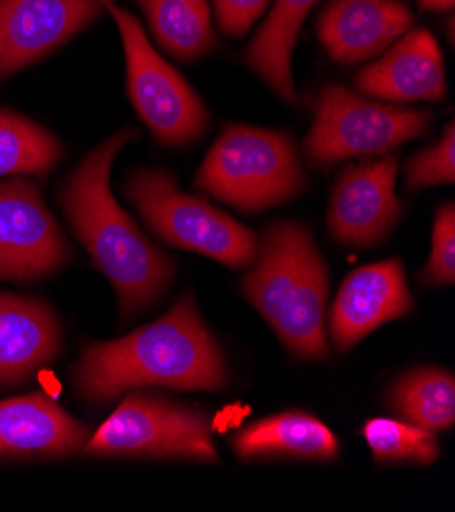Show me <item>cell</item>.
<instances>
[{
	"mask_svg": "<svg viewBox=\"0 0 455 512\" xmlns=\"http://www.w3.org/2000/svg\"><path fill=\"white\" fill-rule=\"evenodd\" d=\"M241 292L294 357L327 360L329 268L305 225H268Z\"/></svg>",
	"mask_w": 455,
	"mask_h": 512,
	"instance_id": "3957f363",
	"label": "cell"
},
{
	"mask_svg": "<svg viewBox=\"0 0 455 512\" xmlns=\"http://www.w3.org/2000/svg\"><path fill=\"white\" fill-rule=\"evenodd\" d=\"M60 349L58 317L43 300L0 294V386L25 382L54 362Z\"/></svg>",
	"mask_w": 455,
	"mask_h": 512,
	"instance_id": "2e32d148",
	"label": "cell"
},
{
	"mask_svg": "<svg viewBox=\"0 0 455 512\" xmlns=\"http://www.w3.org/2000/svg\"><path fill=\"white\" fill-rule=\"evenodd\" d=\"M396 174V156L339 172L327 209V227L339 245L368 249L390 237L402 217Z\"/></svg>",
	"mask_w": 455,
	"mask_h": 512,
	"instance_id": "30bf717a",
	"label": "cell"
},
{
	"mask_svg": "<svg viewBox=\"0 0 455 512\" xmlns=\"http://www.w3.org/2000/svg\"><path fill=\"white\" fill-rule=\"evenodd\" d=\"M413 311V294L400 260H384L351 272L329 311V335L339 353L378 327Z\"/></svg>",
	"mask_w": 455,
	"mask_h": 512,
	"instance_id": "7c38bea8",
	"label": "cell"
},
{
	"mask_svg": "<svg viewBox=\"0 0 455 512\" xmlns=\"http://www.w3.org/2000/svg\"><path fill=\"white\" fill-rule=\"evenodd\" d=\"M353 82L362 94L392 105L439 102L447 96L445 60L437 39L427 29H409L382 51L380 60L362 68Z\"/></svg>",
	"mask_w": 455,
	"mask_h": 512,
	"instance_id": "4fadbf2b",
	"label": "cell"
},
{
	"mask_svg": "<svg viewBox=\"0 0 455 512\" xmlns=\"http://www.w3.org/2000/svg\"><path fill=\"white\" fill-rule=\"evenodd\" d=\"M194 188L241 213H262L307 188L298 149L284 131L227 125L194 178Z\"/></svg>",
	"mask_w": 455,
	"mask_h": 512,
	"instance_id": "277c9868",
	"label": "cell"
},
{
	"mask_svg": "<svg viewBox=\"0 0 455 512\" xmlns=\"http://www.w3.org/2000/svg\"><path fill=\"white\" fill-rule=\"evenodd\" d=\"M415 23L402 0H329L317 21V35L339 64L368 62L386 51Z\"/></svg>",
	"mask_w": 455,
	"mask_h": 512,
	"instance_id": "5bb4252c",
	"label": "cell"
},
{
	"mask_svg": "<svg viewBox=\"0 0 455 512\" xmlns=\"http://www.w3.org/2000/svg\"><path fill=\"white\" fill-rule=\"evenodd\" d=\"M123 129L94 147L60 186V204L94 264L113 282L123 317L154 304L172 284L174 260L158 249L111 192V168L135 139Z\"/></svg>",
	"mask_w": 455,
	"mask_h": 512,
	"instance_id": "7a4b0ae2",
	"label": "cell"
},
{
	"mask_svg": "<svg viewBox=\"0 0 455 512\" xmlns=\"http://www.w3.org/2000/svg\"><path fill=\"white\" fill-rule=\"evenodd\" d=\"M90 435L88 425L45 394L0 400V457H66L80 451Z\"/></svg>",
	"mask_w": 455,
	"mask_h": 512,
	"instance_id": "9a60e30c",
	"label": "cell"
},
{
	"mask_svg": "<svg viewBox=\"0 0 455 512\" xmlns=\"http://www.w3.org/2000/svg\"><path fill=\"white\" fill-rule=\"evenodd\" d=\"M455 182V123L449 121L441 139L415 153L404 166L407 190H423Z\"/></svg>",
	"mask_w": 455,
	"mask_h": 512,
	"instance_id": "603a6c76",
	"label": "cell"
},
{
	"mask_svg": "<svg viewBox=\"0 0 455 512\" xmlns=\"http://www.w3.org/2000/svg\"><path fill=\"white\" fill-rule=\"evenodd\" d=\"M211 415L200 406L180 404L149 392H131L100 425L84 455L156 457L217 464Z\"/></svg>",
	"mask_w": 455,
	"mask_h": 512,
	"instance_id": "8992f818",
	"label": "cell"
},
{
	"mask_svg": "<svg viewBox=\"0 0 455 512\" xmlns=\"http://www.w3.org/2000/svg\"><path fill=\"white\" fill-rule=\"evenodd\" d=\"M158 45L180 62H194L219 45L209 0H137Z\"/></svg>",
	"mask_w": 455,
	"mask_h": 512,
	"instance_id": "d6986e66",
	"label": "cell"
},
{
	"mask_svg": "<svg viewBox=\"0 0 455 512\" xmlns=\"http://www.w3.org/2000/svg\"><path fill=\"white\" fill-rule=\"evenodd\" d=\"M313 111L315 119L302 149L319 168L349 158L384 156L402 143L423 137L433 123L427 111L368 100L335 82L319 90Z\"/></svg>",
	"mask_w": 455,
	"mask_h": 512,
	"instance_id": "52a82bcc",
	"label": "cell"
},
{
	"mask_svg": "<svg viewBox=\"0 0 455 512\" xmlns=\"http://www.w3.org/2000/svg\"><path fill=\"white\" fill-rule=\"evenodd\" d=\"M213 3L221 33L243 37L264 15L272 0H213Z\"/></svg>",
	"mask_w": 455,
	"mask_h": 512,
	"instance_id": "d4e9b609",
	"label": "cell"
},
{
	"mask_svg": "<svg viewBox=\"0 0 455 512\" xmlns=\"http://www.w3.org/2000/svg\"><path fill=\"white\" fill-rule=\"evenodd\" d=\"M62 158L64 145L52 131L25 115L0 109V178L21 174L45 176Z\"/></svg>",
	"mask_w": 455,
	"mask_h": 512,
	"instance_id": "44dd1931",
	"label": "cell"
},
{
	"mask_svg": "<svg viewBox=\"0 0 455 512\" xmlns=\"http://www.w3.org/2000/svg\"><path fill=\"white\" fill-rule=\"evenodd\" d=\"M103 11V0H0V80L52 56Z\"/></svg>",
	"mask_w": 455,
	"mask_h": 512,
	"instance_id": "8fae6325",
	"label": "cell"
},
{
	"mask_svg": "<svg viewBox=\"0 0 455 512\" xmlns=\"http://www.w3.org/2000/svg\"><path fill=\"white\" fill-rule=\"evenodd\" d=\"M319 0H274V7L245 51V64L282 100L294 105L290 60L302 23Z\"/></svg>",
	"mask_w": 455,
	"mask_h": 512,
	"instance_id": "ac0fdd59",
	"label": "cell"
},
{
	"mask_svg": "<svg viewBox=\"0 0 455 512\" xmlns=\"http://www.w3.org/2000/svg\"><path fill=\"white\" fill-rule=\"evenodd\" d=\"M78 394L90 402H111L141 386L176 390H225V355L202 321L192 294L147 327L123 339L92 343L74 370Z\"/></svg>",
	"mask_w": 455,
	"mask_h": 512,
	"instance_id": "6da1fadb",
	"label": "cell"
},
{
	"mask_svg": "<svg viewBox=\"0 0 455 512\" xmlns=\"http://www.w3.org/2000/svg\"><path fill=\"white\" fill-rule=\"evenodd\" d=\"M421 284L451 286L455 282V204L445 202L433 223L431 258L419 274Z\"/></svg>",
	"mask_w": 455,
	"mask_h": 512,
	"instance_id": "cb8c5ba5",
	"label": "cell"
},
{
	"mask_svg": "<svg viewBox=\"0 0 455 512\" xmlns=\"http://www.w3.org/2000/svg\"><path fill=\"white\" fill-rule=\"evenodd\" d=\"M123 190L145 225L168 245L202 253L233 270L254 264L256 233L209 200L182 192L172 172L135 170L127 174Z\"/></svg>",
	"mask_w": 455,
	"mask_h": 512,
	"instance_id": "5b68a950",
	"label": "cell"
},
{
	"mask_svg": "<svg viewBox=\"0 0 455 512\" xmlns=\"http://www.w3.org/2000/svg\"><path fill=\"white\" fill-rule=\"evenodd\" d=\"M362 433L380 464L429 466L441 453L435 433L398 419H372Z\"/></svg>",
	"mask_w": 455,
	"mask_h": 512,
	"instance_id": "7402d4cb",
	"label": "cell"
},
{
	"mask_svg": "<svg viewBox=\"0 0 455 512\" xmlns=\"http://www.w3.org/2000/svg\"><path fill=\"white\" fill-rule=\"evenodd\" d=\"M419 7L431 13H447L455 7V0H419Z\"/></svg>",
	"mask_w": 455,
	"mask_h": 512,
	"instance_id": "484cf974",
	"label": "cell"
},
{
	"mask_svg": "<svg viewBox=\"0 0 455 512\" xmlns=\"http://www.w3.org/2000/svg\"><path fill=\"white\" fill-rule=\"evenodd\" d=\"M70 260L72 249L41 190L23 178L0 182V280H39Z\"/></svg>",
	"mask_w": 455,
	"mask_h": 512,
	"instance_id": "9c48e42d",
	"label": "cell"
},
{
	"mask_svg": "<svg viewBox=\"0 0 455 512\" xmlns=\"http://www.w3.org/2000/svg\"><path fill=\"white\" fill-rule=\"evenodd\" d=\"M113 17L127 62L129 98L141 121L162 145L186 147L207 133L211 115L188 80L149 43L139 19L115 0H103Z\"/></svg>",
	"mask_w": 455,
	"mask_h": 512,
	"instance_id": "ba28073f",
	"label": "cell"
},
{
	"mask_svg": "<svg viewBox=\"0 0 455 512\" xmlns=\"http://www.w3.org/2000/svg\"><path fill=\"white\" fill-rule=\"evenodd\" d=\"M231 447L243 462L254 459H300V462H333L339 441L317 417L288 411L256 421L241 429Z\"/></svg>",
	"mask_w": 455,
	"mask_h": 512,
	"instance_id": "e0dca14e",
	"label": "cell"
},
{
	"mask_svg": "<svg viewBox=\"0 0 455 512\" xmlns=\"http://www.w3.org/2000/svg\"><path fill=\"white\" fill-rule=\"evenodd\" d=\"M384 404L404 423L437 433L455 425V380L451 372L419 368L400 376Z\"/></svg>",
	"mask_w": 455,
	"mask_h": 512,
	"instance_id": "ffe728a7",
	"label": "cell"
}]
</instances>
